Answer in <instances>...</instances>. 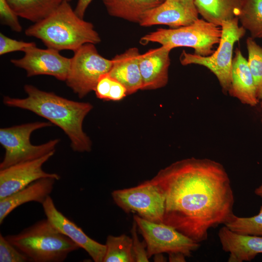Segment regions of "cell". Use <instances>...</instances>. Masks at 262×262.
<instances>
[{"instance_id": "cell-1", "label": "cell", "mask_w": 262, "mask_h": 262, "mask_svg": "<svg viewBox=\"0 0 262 262\" xmlns=\"http://www.w3.org/2000/svg\"><path fill=\"white\" fill-rule=\"evenodd\" d=\"M150 181L164 197L163 223L200 243L234 214L229 176L219 162L194 157L160 170Z\"/></svg>"}, {"instance_id": "cell-2", "label": "cell", "mask_w": 262, "mask_h": 262, "mask_svg": "<svg viewBox=\"0 0 262 262\" xmlns=\"http://www.w3.org/2000/svg\"><path fill=\"white\" fill-rule=\"evenodd\" d=\"M24 89L27 95L25 98L5 96L3 98V104L31 111L59 127L69 138L74 151L91 150L92 141L83 131L82 124L93 108L92 104L70 100L31 84H25Z\"/></svg>"}, {"instance_id": "cell-3", "label": "cell", "mask_w": 262, "mask_h": 262, "mask_svg": "<svg viewBox=\"0 0 262 262\" xmlns=\"http://www.w3.org/2000/svg\"><path fill=\"white\" fill-rule=\"evenodd\" d=\"M25 34L59 51L74 52L85 44L101 41L92 23L80 17L65 0L48 17L27 28Z\"/></svg>"}, {"instance_id": "cell-4", "label": "cell", "mask_w": 262, "mask_h": 262, "mask_svg": "<svg viewBox=\"0 0 262 262\" xmlns=\"http://www.w3.org/2000/svg\"><path fill=\"white\" fill-rule=\"evenodd\" d=\"M5 238L34 262H62L70 253L80 248L47 218Z\"/></svg>"}, {"instance_id": "cell-5", "label": "cell", "mask_w": 262, "mask_h": 262, "mask_svg": "<svg viewBox=\"0 0 262 262\" xmlns=\"http://www.w3.org/2000/svg\"><path fill=\"white\" fill-rule=\"evenodd\" d=\"M221 35V26L198 18L189 25L175 29H158L143 36L140 42L142 44L158 43L171 49L190 47L194 49V54L206 56L214 51L213 46L219 43Z\"/></svg>"}, {"instance_id": "cell-6", "label": "cell", "mask_w": 262, "mask_h": 262, "mask_svg": "<svg viewBox=\"0 0 262 262\" xmlns=\"http://www.w3.org/2000/svg\"><path fill=\"white\" fill-rule=\"evenodd\" d=\"M221 27L219 46L212 54L204 56L183 50L180 62L183 66L195 64L207 68L216 77L223 91L228 93L231 85L233 47L245 34L246 30L239 26L238 17L223 22Z\"/></svg>"}, {"instance_id": "cell-7", "label": "cell", "mask_w": 262, "mask_h": 262, "mask_svg": "<svg viewBox=\"0 0 262 262\" xmlns=\"http://www.w3.org/2000/svg\"><path fill=\"white\" fill-rule=\"evenodd\" d=\"M53 125L50 122L36 121L0 129V144L5 149L0 169L42 157L52 151L60 140L52 139L39 145H33L30 137L34 131Z\"/></svg>"}, {"instance_id": "cell-8", "label": "cell", "mask_w": 262, "mask_h": 262, "mask_svg": "<svg viewBox=\"0 0 262 262\" xmlns=\"http://www.w3.org/2000/svg\"><path fill=\"white\" fill-rule=\"evenodd\" d=\"M86 43L74 52L66 82L79 98H82L94 91L102 75L108 73L112 60L100 55L95 46Z\"/></svg>"}, {"instance_id": "cell-9", "label": "cell", "mask_w": 262, "mask_h": 262, "mask_svg": "<svg viewBox=\"0 0 262 262\" xmlns=\"http://www.w3.org/2000/svg\"><path fill=\"white\" fill-rule=\"evenodd\" d=\"M111 195L126 213H135L149 221L163 223L164 197L149 180L135 187L114 190Z\"/></svg>"}, {"instance_id": "cell-10", "label": "cell", "mask_w": 262, "mask_h": 262, "mask_svg": "<svg viewBox=\"0 0 262 262\" xmlns=\"http://www.w3.org/2000/svg\"><path fill=\"white\" fill-rule=\"evenodd\" d=\"M133 219L146 243L148 258L158 253L173 252H181L189 257L200 246V243L170 226L149 221L137 214Z\"/></svg>"}, {"instance_id": "cell-11", "label": "cell", "mask_w": 262, "mask_h": 262, "mask_svg": "<svg viewBox=\"0 0 262 262\" xmlns=\"http://www.w3.org/2000/svg\"><path fill=\"white\" fill-rule=\"evenodd\" d=\"M20 59H13L11 63L26 72L27 76L49 75L56 79L66 81L69 70L70 58L50 48L42 49L33 46L26 49Z\"/></svg>"}, {"instance_id": "cell-12", "label": "cell", "mask_w": 262, "mask_h": 262, "mask_svg": "<svg viewBox=\"0 0 262 262\" xmlns=\"http://www.w3.org/2000/svg\"><path fill=\"white\" fill-rule=\"evenodd\" d=\"M55 152L53 151L39 158L0 169V199L42 178H52L59 180L60 176L58 174L47 173L42 168L43 165Z\"/></svg>"}, {"instance_id": "cell-13", "label": "cell", "mask_w": 262, "mask_h": 262, "mask_svg": "<svg viewBox=\"0 0 262 262\" xmlns=\"http://www.w3.org/2000/svg\"><path fill=\"white\" fill-rule=\"evenodd\" d=\"M46 218L59 232L84 249L95 262H103L106 246L87 236L81 228L60 212L49 196L42 204Z\"/></svg>"}, {"instance_id": "cell-14", "label": "cell", "mask_w": 262, "mask_h": 262, "mask_svg": "<svg viewBox=\"0 0 262 262\" xmlns=\"http://www.w3.org/2000/svg\"><path fill=\"white\" fill-rule=\"evenodd\" d=\"M196 7H190L180 0H165L147 11L139 24L147 27L165 25L173 28L189 25L198 18Z\"/></svg>"}, {"instance_id": "cell-15", "label": "cell", "mask_w": 262, "mask_h": 262, "mask_svg": "<svg viewBox=\"0 0 262 262\" xmlns=\"http://www.w3.org/2000/svg\"><path fill=\"white\" fill-rule=\"evenodd\" d=\"M171 50L167 46H162L140 54L139 65L142 79V90L156 89L166 85Z\"/></svg>"}, {"instance_id": "cell-16", "label": "cell", "mask_w": 262, "mask_h": 262, "mask_svg": "<svg viewBox=\"0 0 262 262\" xmlns=\"http://www.w3.org/2000/svg\"><path fill=\"white\" fill-rule=\"evenodd\" d=\"M218 236L222 249L229 253V262H250L262 253V236L242 235L220 229Z\"/></svg>"}, {"instance_id": "cell-17", "label": "cell", "mask_w": 262, "mask_h": 262, "mask_svg": "<svg viewBox=\"0 0 262 262\" xmlns=\"http://www.w3.org/2000/svg\"><path fill=\"white\" fill-rule=\"evenodd\" d=\"M228 93L250 106H255L260 102L247 60L238 49L232 60L231 85Z\"/></svg>"}, {"instance_id": "cell-18", "label": "cell", "mask_w": 262, "mask_h": 262, "mask_svg": "<svg viewBox=\"0 0 262 262\" xmlns=\"http://www.w3.org/2000/svg\"><path fill=\"white\" fill-rule=\"evenodd\" d=\"M140 53L137 48H131L112 59L113 65L109 75L126 88L128 95L142 88L139 58Z\"/></svg>"}, {"instance_id": "cell-19", "label": "cell", "mask_w": 262, "mask_h": 262, "mask_svg": "<svg viewBox=\"0 0 262 262\" xmlns=\"http://www.w3.org/2000/svg\"><path fill=\"white\" fill-rule=\"evenodd\" d=\"M56 180L52 178L39 179L0 199V224L13 210L23 204L33 201L42 204L52 192Z\"/></svg>"}, {"instance_id": "cell-20", "label": "cell", "mask_w": 262, "mask_h": 262, "mask_svg": "<svg viewBox=\"0 0 262 262\" xmlns=\"http://www.w3.org/2000/svg\"><path fill=\"white\" fill-rule=\"evenodd\" d=\"M246 0H194L203 18L221 26L226 21L238 17Z\"/></svg>"}, {"instance_id": "cell-21", "label": "cell", "mask_w": 262, "mask_h": 262, "mask_svg": "<svg viewBox=\"0 0 262 262\" xmlns=\"http://www.w3.org/2000/svg\"><path fill=\"white\" fill-rule=\"evenodd\" d=\"M102 1L110 16L138 23L147 11L162 2L160 0H102Z\"/></svg>"}, {"instance_id": "cell-22", "label": "cell", "mask_w": 262, "mask_h": 262, "mask_svg": "<svg viewBox=\"0 0 262 262\" xmlns=\"http://www.w3.org/2000/svg\"><path fill=\"white\" fill-rule=\"evenodd\" d=\"M17 15L38 22L50 15L63 0H6Z\"/></svg>"}, {"instance_id": "cell-23", "label": "cell", "mask_w": 262, "mask_h": 262, "mask_svg": "<svg viewBox=\"0 0 262 262\" xmlns=\"http://www.w3.org/2000/svg\"><path fill=\"white\" fill-rule=\"evenodd\" d=\"M132 244V238L126 234L108 235L103 262H134Z\"/></svg>"}, {"instance_id": "cell-24", "label": "cell", "mask_w": 262, "mask_h": 262, "mask_svg": "<svg viewBox=\"0 0 262 262\" xmlns=\"http://www.w3.org/2000/svg\"><path fill=\"white\" fill-rule=\"evenodd\" d=\"M239 20L253 39H262V0H246Z\"/></svg>"}, {"instance_id": "cell-25", "label": "cell", "mask_w": 262, "mask_h": 262, "mask_svg": "<svg viewBox=\"0 0 262 262\" xmlns=\"http://www.w3.org/2000/svg\"><path fill=\"white\" fill-rule=\"evenodd\" d=\"M224 226L238 234L262 236V205L257 214L250 217H239L234 214Z\"/></svg>"}, {"instance_id": "cell-26", "label": "cell", "mask_w": 262, "mask_h": 262, "mask_svg": "<svg viewBox=\"0 0 262 262\" xmlns=\"http://www.w3.org/2000/svg\"><path fill=\"white\" fill-rule=\"evenodd\" d=\"M248 52V65L252 75L258 98L262 99V47L252 37L246 41Z\"/></svg>"}, {"instance_id": "cell-27", "label": "cell", "mask_w": 262, "mask_h": 262, "mask_svg": "<svg viewBox=\"0 0 262 262\" xmlns=\"http://www.w3.org/2000/svg\"><path fill=\"white\" fill-rule=\"evenodd\" d=\"M0 262H32L25 254L10 243L0 233Z\"/></svg>"}, {"instance_id": "cell-28", "label": "cell", "mask_w": 262, "mask_h": 262, "mask_svg": "<svg viewBox=\"0 0 262 262\" xmlns=\"http://www.w3.org/2000/svg\"><path fill=\"white\" fill-rule=\"evenodd\" d=\"M0 19L1 24L8 26L15 32L19 33L22 30L18 16L6 0H0Z\"/></svg>"}, {"instance_id": "cell-29", "label": "cell", "mask_w": 262, "mask_h": 262, "mask_svg": "<svg viewBox=\"0 0 262 262\" xmlns=\"http://www.w3.org/2000/svg\"><path fill=\"white\" fill-rule=\"evenodd\" d=\"M36 46L34 42H27L12 39L0 33V55L24 50L28 48Z\"/></svg>"}, {"instance_id": "cell-30", "label": "cell", "mask_w": 262, "mask_h": 262, "mask_svg": "<svg viewBox=\"0 0 262 262\" xmlns=\"http://www.w3.org/2000/svg\"><path fill=\"white\" fill-rule=\"evenodd\" d=\"M137 224L134 221L131 229L132 241V251L134 262H148V257L147 251V245L145 240L141 242L137 233Z\"/></svg>"}, {"instance_id": "cell-31", "label": "cell", "mask_w": 262, "mask_h": 262, "mask_svg": "<svg viewBox=\"0 0 262 262\" xmlns=\"http://www.w3.org/2000/svg\"><path fill=\"white\" fill-rule=\"evenodd\" d=\"M113 80V78L108 73L100 77L94 90L98 98L108 100Z\"/></svg>"}, {"instance_id": "cell-32", "label": "cell", "mask_w": 262, "mask_h": 262, "mask_svg": "<svg viewBox=\"0 0 262 262\" xmlns=\"http://www.w3.org/2000/svg\"><path fill=\"white\" fill-rule=\"evenodd\" d=\"M127 95V90L124 86L113 78L108 100H120Z\"/></svg>"}, {"instance_id": "cell-33", "label": "cell", "mask_w": 262, "mask_h": 262, "mask_svg": "<svg viewBox=\"0 0 262 262\" xmlns=\"http://www.w3.org/2000/svg\"><path fill=\"white\" fill-rule=\"evenodd\" d=\"M92 0H78L74 11L80 17L83 18L85 11Z\"/></svg>"}, {"instance_id": "cell-34", "label": "cell", "mask_w": 262, "mask_h": 262, "mask_svg": "<svg viewBox=\"0 0 262 262\" xmlns=\"http://www.w3.org/2000/svg\"><path fill=\"white\" fill-rule=\"evenodd\" d=\"M168 259L170 262H185V255L181 252H173L168 254Z\"/></svg>"}, {"instance_id": "cell-35", "label": "cell", "mask_w": 262, "mask_h": 262, "mask_svg": "<svg viewBox=\"0 0 262 262\" xmlns=\"http://www.w3.org/2000/svg\"><path fill=\"white\" fill-rule=\"evenodd\" d=\"M154 260L155 262H166V259L164 257L162 253L155 254Z\"/></svg>"}, {"instance_id": "cell-36", "label": "cell", "mask_w": 262, "mask_h": 262, "mask_svg": "<svg viewBox=\"0 0 262 262\" xmlns=\"http://www.w3.org/2000/svg\"><path fill=\"white\" fill-rule=\"evenodd\" d=\"M254 193L256 196L262 197V183L256 188Z\"/></svg>"}, {"instance_id": "cell-37", "label": "cell", "mask_w": 262, "mask_h": 262, "mask_svg": "<svg viewBox=\"0 0 262 262\" xmlns=\"http://www.w3.org/2000/svg\"><path fill=\"white\" fill-rule=\"evenodd\" d=\"M180 0L190 7H196V6L194 3V0Z\"/></svg>"}, {"instance_id": "cell-38", "label": "cell", "mask_w": 262, "mask_h": 262, "mask_svg": "<svg viewBox=\"0 0 262 262\" xmlns=\"http://www.w3.org/2000/svg\"><path fill=\"white\" fill-rule=\"evenodd\" d=\"M259 103H260L261 107V108L262 109V99L260 100ZM261 123L262 124V117L261 118Z\"/></svg>"}, {"instance_id": "cell-39", "label": "cell", "mask_w": 262, "mask_h": 262, "mask_svg": "<svg viewBox=\"0 0 262 262\" xmlns=\"http://www.w3.org/2000/svg\"><path fill=\"white\" fill-rule=\"evenodd\" d=\"M66 0V1H68V2H69V1H70L71 0Z\"/></svg>"}, {"instance_id": "cell-40", "label": "cell", "mask_w": 262, "mask_h": 262, "mask_svg": "<svg viewBox=\"0 0 262 262\" xmlns=\"http://www.w3.org/2000/svg\"><path fill=\"white\" fill-rule=\"evenodd\" d=\"M160 0L163 2V1H164L165 0Z\"/></svg>"}]
</instances>
